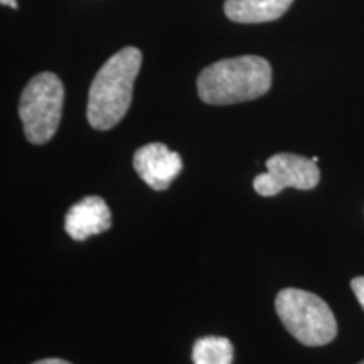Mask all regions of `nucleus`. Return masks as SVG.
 Listing matches in <instances>:
<instances>
[{
	"label": "nucleus",
	"instance_id": "obj_1",
	"mask_svg": "<svg viewBox=\"0 0 364 364\" xmlns=\"http://www.w3.org/2000/svg\"><path fill=\"white\" fill-rule=\"evenodd\" d=\"M142 66V53L127 46L100 68L88 91L86 118L95 130H110L132 105L134 83Z\"/></svg>",
	"mask_w": 364,
	"mask_h": 364
},
{
	"label": "nucleus",
	"instance_id": "obj_2",
	"mask_svg": "<svg viewBox=\"0 0 364 364\" xmlns=\"http://www.w3.org/2000/svg\"><path fill=\"white\" fill-rule=\"evenodd\" d=\"M270 86V63L253 54L221 59L198 76L199 98L215 107L252 102L267 95Z\"/></svg>",
	"mask_w": 364,
	"mask_h": 364
},
{
	"label": "nucleus",
	"instance_id": "obj_3",
	"mask_svg": "<svg viewBox=\"0 0 364 364\" xmlns=\"http://www.w3.org/2000/svg\"><path fill=\"white\" fill-rule=\"evenodd\" d=\"M275 311L287 332L309 348L329 344L338 336V322L331 307L307 290L294 287L280 290L275 297Z\"/></svg>",
	"mask_w": 364,
	"mask_h": 364
},
{
	"label": "nucleus",
	"instance_id": "obj_4",
	"mask_svg": "<svg viewBox=\"0 0 364 364\" xmlns=\"http://www.w3.org/2000/svg\"><path fill=\"white\" fill-rule=\"evenodd\" d=\"M65 86L51 71L36 75L19 100V117L31 144L43 145L56 135L63 115Z\"/></svg>",
	"mask_w": 364,
	"mask_h": 364
},
{
	"label": "nucleus",
	"instance_id": "obj_5",
	"mask_svg": "<svg viewBox=\"0 0 364 364\" xmlns=\"http://www.w3.org/2000/svg\"><path fill=\"white\" fill-rule=\"evenodd\" d=\"M267 172L253 179V189L263 198L280 194L287 188L311 191L321 182V171L312 159L297 154H277L267 161Z\"/></svg>",
	"mask_w": 364,
	"mask_h": 364
},
{
	"label": "nucleus",
	"instance_id": "obj_6",
	"mask_svg": "<svg viewBox=\"0 0 364 364\" xmlns=\"http://www.w3.org/2000/svg\"><path fill=\"white\" fill-rule=\"evenodd\" d=\"M182 159L161 142L140 147L134 154V169L145 184L154 191H166L182 172Z\"/></svg>",
	"mask_w": 364,
	"mask_h": 364
},
{
	"label": "nucleus",
	"instance_id": "obj_7",
	"mask_svg": "<svg viewBox=\"0 0 364 364\" xmlns=\"http://www.w3.org/2000/svg\"><path fill=\"white\" fill-rule=\"evenodd\" d=\"M112 228V213L107 201L100 196H88L73 204L65 216V231L75 241L102 235Z\"/></svg>",
	"mask_w": 364,
	"mask_h": 364
},
{
	"label": "nucleus",
	"instance_id": "obj_8",
	"mask_svg": "<svg viewBox=\"0 0 364 364\" xmlns=\"http://www.w3.org/2000/svg\"><path fill=\"white\" fill-rule=\"evenodd\" d=\"M294 0H226L225 14L238 24H262L280 19Z\"/></svg>",
	"mask_w": 364,
	"mask_h": 364
},
{
	"label": "nucleus",
	"instance_id": "obj_9",
	"mask_svg": "<svg viewBox=\"0 0 364 364\" xmlns=\"http://www.w3.org/2000/svg\"><path fill=\"white\" fill-rule=\"evenodd\" d=\"M235 358V348L230 339L206 336L198 339L193 346L194 364H231Z\"/></svg>",
	"mask_w": 364,
	"mask_h": 364
},
{
	"label": "nucleus",
	"instance_id": "obj_10",
	"mask_svg": "<svg viewBox=\"0 0 364 364\" xmlns=\"http://www.w3.org/2000/svg\"><path fill=\"white\" fill-rule=\"evenodd\" d=\"M351 289L354 295H356L359 306H361L364 311V277H354L351 280Z\"/></svg>",
	"mask_w": 364,
	"mask_h": 364
},
{
	"label": "nucleus",
	"instance_id": "obj_11",
	"mask_svg": "<svg viewBox=\"0 0 364 364\" xmlns=\"http://www.w3.org/2000/svg\"><path fill=\"white\" fill-rule=\"evenodd\" d=\"M33 364H71L65 361V359H59V358H48V359H41V361H36Z\"/></svg>",
	"mask_w": 364,
	"mask_h": 364
},
{
	"label": "nucleus",
	"instance_id": "obj_12",
	"mask_svg": "<svg viewBox=\"0 0 364 364\" xmlns=\"http://www.w3.org/2000/svg\"><path fill=\"white\" fill-rule=\"evenodd\" d=\"M0 4H2V6H9L11 9H14V11H17V9H19L17 0H0Z\"/></svg>",
	"mask_w": 364,
	"mask_h": 364
},
{
	"label": "nucleus",
	"instance_id": "obj_13",
	"mask_svg": "<svg viewBox=\"0 0 364 364\" xmlns=\"http://www.w3.org/2000/svg\"><path fill=\"white\" fill-rule=\"evenodd\" d=\"M359 364H364V361H361V363H359Z\"/></svg>",
	"mask_w": 364,
	"mask_h": 364
}]
</instances>
